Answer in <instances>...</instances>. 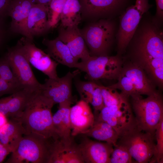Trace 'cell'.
Here are the masks:
<instances>
[{"instance_id": "1", "label": "cell", "mask_w": 163, "mask_h": 163, "mask_svg": "<svg viewBox=\"0 0 163 163\" xmlns=\"http://www.w3.org/2000/svg\"><path fill=\"white\" fill-rule=\"evenodd\" d=\"M139 24L130 41V61L141 68L155 85L163 86V38L155 19Z\"/></svg>"}, {"instance_id": "2", "label": "cell", "mask_w": 163, "mask_h": 163, "mask_svg": "<svg viewBox=\"0 0 163 163\" xmlns=\"http://www.w3.org/2000/svg\"><path fill=\"white\" fill-rule=\"evenodd\" d=\"M54 105L40 92L32 99L18 118L26 134H32L53 141L59 139L53 125L51 110Z\"/></svg>"}, {"instance_id": "3", "label": "cell", "mask_w": 163, "mask_h": 163, "mask_svg": "<svg viewBox=\"0 0 163 163\" xmlns=\"http://www.w3.org/2000/svg\"><path fill=\"white\" fill-rule=\"evenodd\" d=\"M131 97L136 126L139 129L155 135L158 126L163 120V101L161 94L157 91L145 98L142 95Z\"/></svg>"}, {"instance_id": "4", "label": "cell", "mask_w": 163, "mask_h": 163, "mask_svg": "<svg viewBox=\"0 0 163 163\" xmlns=\"http://www.w3.org/2000/svg\"><path fill=\"white\" fill-rule=\"evenodd\" d=\"M115 83L110 87L119 89L128 98L136 95H150L157 90L156 85L140 67L130 61L124 62L120 72Z\"/></svg>"}, {"instance_id": "5", "label": "cell", "mask_w": 163, "mask_h": 163, "mask_svg": "<svg viewBox=\"0 0 163 163\" xmlns=\"http://www.w3.org/2000/svg\"><path fill=\"white\" fill-rule=\"evenodd\" d=\"M115 25L111 19L87 22L80 31L91 56L108 55L113 43Z\"/></svg>"}, {"instance_id": "6", "label": "cell", "mask_w": 163, "mask_h": 163, "mask_svg": "<svg viewBox=\"0 0 163 163\" xmlns=\"http://www.w3.org/2000/svg\"><path fill=\"white\" fill-rule=\"evenodd\" d=\"M54 141L32 134H25L6 163H48Z\"/></svg>"}, {"instance_id": "7", "label": "cell", "mask_w": 163, "mask_h": 163, "mask_svg": "<svg viewBox=\"0 0 163 163\" xmlns=\"http://www.w3.org/2000/svg\"><path fill=\"white\" fill-rule=\"evenodd\" d=\"M155 135L135 126L120 137L117 144L125 147L137 163H152L155 151Z\"/></svg>"}, {"instance_id": "8", "label": "cell", "mask_w": 163, "mask_h": 163, "mask_svg": "<svg viewBox=\"0 0 163 163\" xmlns=\"http://www.w3.org/2000/svg\"><path fill=\"white\" fill-rule=\"evenodd\" d=\"M121 56H90L86 60L79 62L77 69L86 73L89 80L117 79L124 63Z\"/></svg>"}, {"instance_id": "9", "label": "cell", "mask_w": 163, "mask_h": 163, "mask_svg": "<svg viewBox=\"0 0 163 163\" xmlns=\"http://www.w3.org/2000/svg\"><path fill=\"white\" fill-rule=\"evenodd\" d=\"M151 6L149 0H136L135 4L127 7L123 12L117 35L118 55L121 56L126 51L142 16Z\"/></svg>"}, {"instance_id": "10", "label": "cell", "mask_w": 163, "mask_h": 163, "mask_svg": "<svg viewBox=\"0 0 163 163\" xmlns=\"http://www.w3.org/2000/svg\"><path fill=\"white\" fill-rule=\"evenodd\" d=\"M95 114V120L107 123L115 130L119 137L136 126L134 117L128 99L118 105L104 106Z\"/></svg>"}, {"instance_id": "11", "label": "cell", "mask_w": 163, "mask_h": 163, "mask_svg": "<svg viewBox=\"0 0 163 163\" xmlns=\"http://www.w3.org/2000/svg\"><path fill=\"white\" fill-rule=\"evenodd\" d=\"M5 56L21 88L40 91L41 84L36 78L30 64L19 46L16 43L8 48Z\"/></svg>"}, {"instance_id": "12", "label": "cell", "mask_w": 163, "mask_h": 163, "mask_svg": "<svg viewBox=\"0 0 163 163\" xmlns=\"http://www.w3.org/2000/svg\"><path fill=\"white\" fill-rule=\"evenodd\" d=\"M82 21L110 19L115 13L131 5L133 0H79Z\"/></svg>"}, {"instance_id": "13", "label": "cell", "mask_w": 163, "mask_h": 163, "mask_svg": "<svg viewBox=\"0 0 163 163\" xmlns=\"http://www.w3.org/2000/svg\"><path fill=\"white\" fill-rule=\"evenodd\" d=\"M78 69L69 72L63 77L49 78L41 84L40 93L51 100L54 103L60 104L73 101L72 94L73 79L79 72Z\"/></svg>"}, {"instance_id": "14", "label": "cell", "mask_w": 163, "mask_h": 163, "mask_svg": "<svg viewBox=\"0 0 163 163\" xmlns=\"http://www.w3.org/2000/svg\"><path fill=\"white\" fill-rule=\"evenodd\" d=\"M30 65L47 76L49 78L58 77L56 69L58 63L46 53L37 47L31 40L23 37L17 43Z\"/></svg>"}, {"instance_id": "15", "label": "cell", "mask_w": 163, "mask_h": 163, "mask_svg": "<svg viewBox=\"0 0 163 163\" xmlns=\"http://www.w3.org/2000/svg\"><path fill=\"white\" fill-rule=\"evenodd\" d=\"M39 92L22 89L0 99V113L8 118H19L27 105Z\"/></svg>"}, {"instance_id": "16", "label": "cell", "mask_w": 163, "mask_h": 163, "mask_svg": "<svg viewBox=\"0 0 163 163\" xmlns=\"http://www.w3.org/2000/svg\"><path fill=\"white\" fill-rule=\"evenodd\" d=\"M34 0H13L10 6L8 16L11 21L9 26L11 34L21 35L33 40L27 29V18Z\"/></svg>"}, {"instance_id": "17", "label": "cell", "mask_w": 163, "mask_h": 163, "mask_svg": "<svg viewBox=\"0 0 163 163\" xmlns=\"http://www.w3.org/2000/svg\"><path fill=\"white\" fill-rule=\"evenodd\" d=\"M57 37L69 48L75 59L84 61L90 56L89 52L78 26L63 27L58 30Z\"/></svg>"}, {"instance_id": "18", "label": "cell", "mask_w": 163, "mask_h": 163, "mask_svg": "<svg viewBox=\"0 0 163 163\" xmlns=\"http://www.w3.org/2000/svg\"><path fill=\"white\" fill-rule=\"evenodd\" d=\"M113 145L85 138L78 147L84 163H110Z\"/></svg>"}, {"instance_id": "19", "label": "cell", "mask_w": 163, "mask_h": 163, "mask_svg": "<svg viewBox=\"0 0 163 163\" xmlns=\"http://www.w3.org/2000/svg\"><path fill=\"white\" fill-rule=\"evenodd\" d=\"M89 104L81 100L71 107L70 118L72 136L83 134L93 124L94 116Z\"/></svg>"}, {"instance_id": "20", "label": "cell", "mask_w": 163, "mask_h": 163, "mask_svg": "<svg viewBox=\"0 0 163 163\" xmlns=\"http://www.w3.org/2000/svg\"><path fill=\"white\" fill-rule=\"evenodd\" d=\"M82 158L78 145L58 139L53 143L48 163H80Z\"/></svg>"}, {"instance_id": "21", "label": "cell", "mask_w": 163, "mask_h": 163, "mask_svg": "<svg viewBox=\"0 0 163 163\" xmlns=\"http://www.w3.org/2000/svg\"><path fill=\"white\" fill-rule=\"evenodd\" d=\"M27 31L34 39L42 35L51 29L48 20L47 5L35 3L30 11L27 22Z\"/></svg>"}, {"instance_id": "22", "label": "cell", "mask_w": 163, "mask_h": 163, "mask_svg": "<svg viewBox=\"0 0 163 163\" xmlns=\"http://www.w3.org/2000/svg\"><path fill=\"white\" fill-rule=\"evenodd\" d=\"M42 43L46 47V53L53 60L69 68H77L78 61L73 56L68 47L57 37L52 40L44 38Z\"/></svg>"}, {"instance_id": "23", "label": "cell", "mask_w": 163, "mask_h": 163, "mask_svg": "<svg viewBox=\"0 0 163 163\" xmlns=\"http://www.w3.org/2000/svg\"><path fill=\"white\" fill-rule=\"evenodd\" d=\"M25 134L26 130L20 119L10 118L0 129V141L7 147L12 153Z\"/></svg>"}, {"instance_id": "24", "label": "cell", "mask_w": 163, "mask_h": 163, "mask_svg": "<svg viewBox=\"0 0 163 163\" xmlns=\"http://www.w3.org/2000/svg\"><path fill=\"white\" fill-rule=\"evenodd\" d=\"M70 102L59 104L58 110L53 116L54 129L59 139L66 141H72V128L70 118Z\"/></svg>"}, {"instance_id": "25", "label": "cell", "mask_w": 163, "mask_h": 163, "mask_svg": "<svg viewBox=\"0 0 163 163\" xmlns=\"http://www.w3.org/2000/svg\"><path fill=\"white\" fill-rule=\"evenodd\" d=\"M83 134L100 141L117 145L119 136L115 130L107 123L94 120L92 126Z\"/></svg>"}, {"instance_id": "26", "label": "cell", "mask_w": 163, "mask_h": 163, "mask_svg": "<svg viewBox=\"0 0 163 163\" xmlns=\"http://www.w3.org/2000/svg\"><path fill=\"white\" fill-rule=\"evenodd\" d=\"M82 21L79 0H66L60 17V26L63 27L77 25Z\"/></svg>"}, {"instance_id": "27", "label": "cell", "mask_w": 163, "mask_h": 163, "mask_svg": "<svg viewBox=\"0 0 163 163\" xmlns=\"http://www.w3.org/2000/svg\"><path fill=\"white\" fill-rule=\"evenodd\" d=\"M66 0H51L47 5V16L51 29L56 27Z\"/></svg>"}, {"instance_id": "28", "label": "cell", "mask_w": 163, "mask_h": 163, "mask_svg": "<svg viewBox=\"0 0 163 163\" xmlns=\"http://www.w3.org/2000/svg\"><path fill=\"white\" fill-rule=\"evenodd\" d=\"M101 88L104 106L117 105L120 104L128 98L121 93H119L117 89L109 86L101 85Z\"/></svg>"}, {"instance_id": "29", "label": "cell", "mask_w": 163, "mask_h": 163, "mask_svg": "<svg viewBox=\"0 0 163 163\" xmlns=\"http://www.w3.org/2000/svg\"><path fill=\"white\" fill-rule=\"evenodd\" d=\"M99 85L93 81H76L75 86L81 100L89 104L92 94Z\"/></svg>"}, {"instance_id": "30", "label": "cell", "mask_w": 163, "mask_h": 163, "mask_svg": "<svg viewBox=\"0 0 163 163\" xmlns=\"http://www.w3.org/2000/svg\"><path fill=\"white\" fill-rule=\"evenodd\" d=\"M132 158L127 149L123 146L117 144L111 154L110 163H133Z\"/></svg>"}, {"instance_id": "31", "label": "cell", "mask_w": 163, "mask_h": 163, "mask_svg": "<svg viewBox=\"0 0 163 163\" xmlns=\"http://www.w3.org/2000/svg\"><path fill=\"white\" fill-rule=\"evenodd\" d=\"M0 78L21 89V87L5 56L0 58Z\"/></svg>"}, {"instance_id": "32", "label": "cell", "mask_w": 163, "mask_h": 163, "mask_svg": "<svg viewBox=\"0 0 163 163\" xmlns=\"http://www.w3.org/2000/svg\"><path fill=\"white\" fill-rule=\"evenodd\" d=\"M155 151L152 163H163V120L158 126L155 132Z\"/></svg>"}, {"instance_id": "33", "label": "cell", "mask_w": 163, "mask_h": 163, "mask_svg": "<svg viewBox=\"0 0 163 163\" xmlns=\"http://www.w3.org/2000/svg\"><path fill=\"white\" fill-rule=\"evenodd\" d=\"M89 104L93 107L95 114L99 112L104 106L101 85H98L94 90Z\"/></svg>"}, {"instance_id": "34", "label": "cell", "mask_w": 163, "mask_h": 163, "mask_svg": "<svg viewBox=\"0 0 163 163\" xmlns=\"http://www.w3.org/2000/svg\"><path fill=\"white\" fill-rule=\"evenodd\" d=\"M21 89L0 78V97L5 94H12Z\"/></svg>"}, {"instance_id": "35", "label": "cell", "mask_w": 163, "mask_h": 163, "mask_svg": "<svg viewBox=\"0 0 163 163\" xmlns=\"http://www.w3.org/2000/svg\"><path fill=\"white\" fill-rule=\"evenodd\" d=\"M11 33L9 26L8 27L5 19L0 18V49L5 43Z\"/></svg>"}, {"instance_id": "36", "label": "cell", "mask_w": 163, "mask_h": 163, "mask_svg": "<svg viewBox=\"0 0 163 163\" xmlns=\"http://www.w3.org/2000/svg\"><path fill=\"white\" fill-rule=\"evenodd\" d=\"M13 0H0V18L5 19L8 16L11 4Z\"/></svg>"}, {"instance_id": "37", "label": "cell", "mask_w": 163, "mask_h": 163, "mask_svg": "<svg viewBox=\"0 0 163 163\" xmlns=\"http://www.w3.org/2000/svg\"><path fill=\"white\" fill-rule=\"evenodd\" d=\"M155 1L156 5V18H157V21L159 19L161 20L163 15V0H155Z\"/></svg>"}, {"instance_id": "38", "label": "cell", "mask_w": 163, "mask_h": 163, "mask_svg": "<svg viewBox=\"0 0 163 163\" xmlns=\"http://www.w3.org/2000/svg\"><path fill=\"white\" fill-rule=\"evenodd\" d=\"M10 153L11 152L9 149L0 141V163L3 162Z\"/></svg>"}, {"instance_id": "39", "label": "cell", "mask_w": 163, "mask_h": 163, "mask_svg": "<svg viewBox=\"0 0 163 163\" xmlns=\"http://www.w3.org/2000/svg\"><path fill=\"white\" fill-rule=\"evenodd\" d=\"M8 118L4 115L0 113V129L8 122Z\"/></svg>"}, {"instance_id": "40", "label": "cell", "mask_w": 163, "mask_h": 163, "mask_svg": "<svg viewBox=\"0 0 163 163\" xmlns=\"http://www.w3.org/2000/svg\"><path fill=\"white\" fill-rule=\"evenodd\" d=\"M36 3L47 5L51 0H34Z\"/></svg>"}]
</instances>
